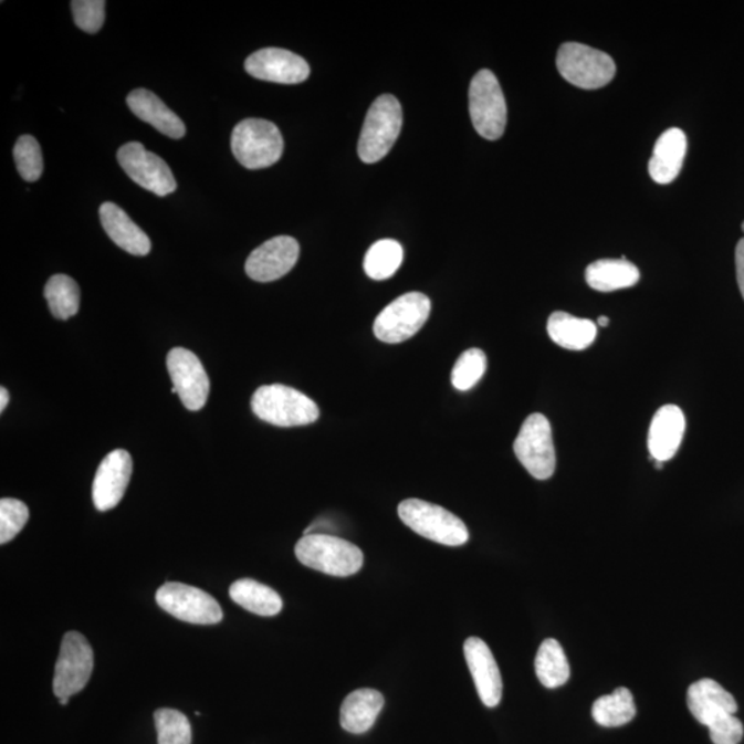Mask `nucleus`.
<instances>
[{
    "instance_id": "1",
    "label": "nucleus",
    "mask_w": 744,
    "mask_h": 744,
    "mask_svg": "<svg viewBox=\"0 0 744 744\" xmlns=\"http://www.w3.org/2000/svg\"><path fill=\"white\" fill-rule=\"evenodd\" d=\"M251 410L261 421L280 428L305 427L316 422L321 411L315 401L284 385H266L255 390Z\"/></svg>"
},
{
    "instance_id": "2",
    "label": "nucleus",
    "mask_w": 744,
    "mask_h": 744,
    "mask_svg": "<svg viewBox=\"0 0 744 744\" xmlns=\"http://www.w3.org/2000/svg\"><path fill=\"white\" fill-rule=\"evenodd\" d=\"M295 556L305 567L343 578L359 573L365 563L360 547L329 534L302 536L295 545Z\"/></svg>"
},
{
    "instance_id": "3",
    "label": "nucleus",
    "mask_w": 744,
    "mask_h": 744,
    "mask_svg": "<svg viewBox=\"0 0 744 744\" xmlns=\"http://www.w3.org/2000/svg\"><path fill=\"white\" fill-rule=\"evenodd\" d=\"M402 127V109L399 99L390 94H383L374 101L367 112L365 125L360 133V159L367 165L377 164L394 148Z\"/></svg>"
},
{
    "instance_id": "4",
    "label": "nucleus",
    "mask_w": 744,
    "mask_h": 744,
    "mask_svg": "<svg viewBox=\"0 0 744 744\" xmlns=\"http://www.w3.org/2000/svg\"><path fill=\"white\" fill-rule=\"evenodd\" d=\"M231 147L240 165L245 169L260 170L277 164L284 143L275 123L245 119L233 128Z\"/></svg>"
},
{
    "instance_id": "5",
    "label": "nucleus",
    "mask_w": 744,
    "mask_h": 744,
    "mask_svg": "<svg viewBox=\"0 0 744 744\" xmlns=\"http://www.w3.org/2000/svg\"><path fill=\"white\" fill-rule=\"evenodd\" d=\"M401 522L423 538L446 546H462L469 541L465 523L447 509L421 500H406L399 505Z\"/></svg>"
},
{
    "instance_id": "6",
    "label": "nucleus",
    "mask_w": 744,
    "mask_h": 744,
    "mask_svg": "<svg viewBox=\"0 0 744 744\" xmlns=\"http://www.w3.org/2000/svg\"><path fill=\"white\" fill-rule=\"evenodd\" d=\"M559 75L585 91L607 86L617 74L611 55L581 43H564L557 53Z\"/></svg>"
},
{
    "instance_id": "7",
    "label": "nucleus",
    "mask_w": 744,
    "mask_h": 744,
    "mask_svg": "<svg viewBox=\"0 0 744 744\" xmlns=\"http://www.w3.org/2000/svg\"><path fill=\"white\" fill-rule=\"evenodd\" d=\"M469 112L475 132L481 137L495 142L505 133L507 108L500 82L490 70L474 75L469 88Z\"/></svg>"
},
{
    "instance_id": "8",
    "label": "nucleus",
    "mask_w": 744,
    "mask_h": 744,
    "mask_svg": "<svg viewBox=\"0 0 744 744\" xmlns=\"http://www.w3.org/2000/svg\"><path fill=\"white\" fill-rule=\"evenodd\" d=\"M432 304L422 293H407L390 302L375 318L374 334L386 344H400L416 335L428 322Z\"/></svg>"
},
{
    "instance_id": "9",
    "label": "nucleus",
    "mask_w": 744,
    "mask_h": 744,
    "mask_svg": "<svg viewBox=\"0 0 744 744\" xmlns=\"http://www.w3.org/2000/svg\"><path fill=\"white\" fill-rule=\"evenodd\" d=\"M514 454L536 480L551 479L556 470V450L553 444L549 419L535 412L525 419L514 441Z\"/></svg>"
},
{
    "instance_id": "10",
    "label": "nucleus",
    "mask_w": 744,
    "mask_h": 744,
    "mask_svg": "<svg viewBox=\"0 0 744 744\" xmlns=\"http://www.w3.org/2000/svg\"><path fill=\"white\" fill-rule=\"evenodd\" d=\"M156 602L171 617L193 625L220 624L223 614L220 604L198 587L167 581L156 593Z\"/></svg>"
},
{
    "instance_id": "11",
    "label": "nucleus",
    "mask_w": 744,
    "mask_h": 744,
    "mask_svg": "<svg viewBox=\"0 0 744 744\" xmlns=\"http://www.w3.org/2000/svg\"><path fill=\"white\" fill-rule=\"evenodd\" d=\"M94 669L93 648L85 636L70 631L61 642L55 664L53 691L59 699L71 698L80 693L91 680Z\"/></svg>"
},
{
    "instance_id": "12",
    "label": "nucleus",
    "mask_w": 744,
    "mask_h": 744,
    "mask_svg": "<svg viewBox=\"0 0 744 744\" xmlns=\"http://www.w3.org/2000/svg\"><path fill=\"white\" fill-rule=\"evenodd\" d=\"M117 161L134 182L149 192L167 196L177 189L169 165L160 156L145 149L142 143L123 145L117 150Z\"/></svg>"
},
{
    "instance_id": "13",
    "label": "nucleus",
    "mask_w": 744,
    "mask_h": 744,
    "mask_svg": "<svg viewBox=\"0 0 744 744\" xmlns=\"http://www.w3.org/2000/svg\"><path fill=\"white\" fill-rule=\"evenodd\" d=\"M167 370L175 384L172 394L180 396L188 410H201L210 394V379L199 357L186 348L171 349L167 355Z\"/></svg>"
},
{
    "instance_id": "14",
    "label": "nucleus",
    "mask_w": 744,
    "mask_h": 744,
    "mask_svg": "<svg viewBox=\"0 0 744 744\" xmlns=\"http://www.w3.org/2000/svg\"><path fill=\"white\" fill-rule=\"evenodd\" d=\"M245 71L260 81L298 85L311 75L310 64L298 54L277 48L261 49L245 60Z\"/></svg>"
},
{
    "instance_id": "15",
    "label": "nucleus",
    "mask_w": 744,
    "mask_h": 744,
    "mask_svg": "<svg viewBox=\"0 0 744 744\" xmlns=\"http://www.w3.org/2000/svg\"><path fill=\"white\" fill-rule=\"evenodd\" d=\"M298 256L300 244L294 238H273L250 254L245 273L255 282H275L293 270Z\"/></svg>"
},
{
    "instance_id": "16",
    "label": "nucleus",
    "mask_w": 744,
    "mask_h": 744,
    "mask_svg": "<svg viewBox=\"0 0 744 744\" xmlns=\"http://www.w3.org/2000/svg\"><path fill=\"white\" fill-rule=\"evenodd\" d=\"M133 472L132 455L125 450L109 452L101 462L93 481V502L99 512L119 505Z\"/></svg>"
},
{
    "instance_id": "17",
    "label": "nucleus",
    "mask_w": 744,
    "mask_h": 744,
    "mask_svg": "<svg viewBox=\"0 0 744 744\" xmlns=\"http://www.w3.org/2000/svg\"><path fill=\"white\" fill-rule=\"evenodd\" d=\"M475 690L486 708H495L502 699V677L490 647L479 637H470L463 646Z\"/></svg>"
},
{
    "instance_id": "18",
    "label": "nucleus",
    "mask_w": 744,
    "mask_h": 744,
    "mask_svg": "<svg viewBox=\"0 0 744 744\" xmlns=\"http://www.w3.org/2000/svg\"><path fill=\"white\" fill-rule=\"evenodd\" d=\"M687 703L693 717L706 726L714 724L725 715L736 714L740 709L735 698L717 681L710 679L693 682L688 690Z\"/></svg>"
},
{
    "instance_id": "19",
    "label": "nucleus",
    "mask_w": 744,
    "mask_h": 744,
    "mask_svg": "<svg viewBox=\"0 0 744 744\" xmlns=\"http://www.w3.org/2000/svg\"><path fill=\"white\" fill-rule=\"evenodd\" d=\"M685 433V416L680 407L663 406L654 413L648 433V449L654 462L671 460L679 451Z\"/></svg>"
},
{
    "instance_id": "20",
    "label": "nucleus",
    "mask_w": 744,
    "mask_h": 744,
    "mask_svg": "<svg viewBox=\"0 0 744 744\" xmlns=\"http://www.w3.org/2000/svg\"><path fill=\"white\" fill-rule=\"evenodd\" d=\"M99 220L112 242L128 254L144 256L150 253V240L119 206L106 201L99 207Z\"/></svg>"
},
{
    "instance_id": "21",
    "label": "nucleus",
    "mask_w": 744,
    "mask_h": 744,
    "mask_svg": "<svg viewBox=\"0 0 744 744\" xmlns=\"http://www.w3.org/2000/svg\"><path fill=\"white\" fill-rule=\"evenodd\" d=\"M127 105L138 119L149 123L166 137L180 139L186 136L184 122L153 92L145 88L133 91L127 95Z\"/></svg>"
},
{
    "instance_id": "22",
    "label": "nucleus",
    "mask_w": 744,
    "mask_h": 744,
    "mask_svg": "<svg viewBox=\"0 0 744 744\" xmlns=\"http://www.w3.org/2000/svg\"><path fill=\"white\" fill-rule=\"evenodd\" d=\"M687 145L685 133L675 127L664 132L658 138L650 165H648L654 182L666 186L675 180L684 165Z\"/></svg>"
},
{
    "instance_id": "23",
    "label": "nucleus",
    "mask_w": 744,
    "mask_h": 744,
    "mask_svg": "<svg viewBox=\"0 0 744 744\" xmlns=\"http://www.w3.org/2000/svg\"><path fill=\"white\" fill-rule=\"evenodd\" d=\"M384 704L383 693L378 691L370 688L354 691L346 696L340 708V725L349 734H365L373 729Z\"/></svg>"
},
{
    "instance_id": "24",
    "label": "nucleus",
    "mask_w": 744,
    "mask_h": 744,
    "mask_svg": "<svg viewBox=\"0 0 744 744\" xmlns=\"http://www.w3.org/2000/svg\"><path fill=\"white\" fill-rule=\"evenodd\" d=\"M547 334L553 343L564 349L585 350L595 343L597 326L587 318L575 317L567 312H555L547 321Z\"/></svg>"
},
{
    "instance_id": "25",
    "label": "nucleus",
    "mask_w": 744,
    "mask_h": 744,
    "mask_svg": "<svg viewBox=\"0 0 744 744\" xmlns=\"http://www.w3.org/2000/svg\"><path fill=\"white\" fill-rule=\"evenodd\" d=\"M586 283L601 293L633 287L640 280V271L626 260H598L587 266Z\"/></svg>"
},
{
    "instance_id": "26",
    "label": "nucleus",
    "mask_w": 744,
    "mask_h": 744,
    "mask_svg": "<svg viewBox=\"0 0 744 744\" xmlns=\"http://www.w3.org/2000/svg\"><path fill=\"white\" fill-rule=\"evenodd\" d=\"M229 596L238 606L260 617H275L283 609V600L277 591L254 579L233 581Z\"/></svg>"
},
{
    "instance_id": "27",
    "label": "nucleus",
    "mask_w": 744,
    "mask_h": 744,
    "mask_svg": "<svg viewBox=\"0 0 744 744\" xmlns=\"http://www.w3.org/2000/svg\"><path fill=\"white\" fill-rule=\"evenodd\" d=\"M636 713L635 698L628 688H618L611 695L598 698L591 709L596 723L607 729L629 724Z\"/></svg>"
},
{
    "instance_id": "28",
    "label": "nucleus",
    "mask_w": 744,
    "mask_h": 744,
    "mask_svg": "<svg viewBox=\"0 0 744 744\" xmlns=\"http://www.w3.org/2000/svg\"><path fill=\"white\" fill-rule=\"evenodd\" d=\"M535 671L542 685L558 688L569 680L570 669L563 647L555 639L542 642L535 658Z\"/></svg>"
},
{
    "instance_id": "29",
    "label": "nucleus",
    "mask_w": 744,
    "mask_h": 744,
    "mask_svg": "<svg viewBox=\"0 0 744 744\" xmlns=\"http://www.w3.org/2000/svg\"><path fill=\"white\" fill-rule=\"evenodd\" d=\"M49 310L60 321H66L80 312L81 289L75 280L66 275H54L44 287Z\"/></svg>"
},
{
    "instance_id": "30",
    "label": "nucleus",
    "mask_w": 744,
    "mask_h": 744,
    "mask_svg": "<svg viewBox=\"0 0 744 744\" xmlns=\"http://www.w3.org/2000/svg\"><path fill=\"white\" fill-rule=\"evenodd\" d=\"M405 259V250L396 240L384 239L367 251L365 271L373 280H386L395 275Z\"/></svg>"
},
{
    "instance_id": "31",
    "label": "nucleus",
    "mask_w": 744,
    "mask_h": 744,
    "mask_svg": "<svg viewBox=\"0 0 744 744\" xmlns=\"http://www.w3.org/2000/svg\"><path fill=\"white\" fill-rule=\"evenodd\" d=\"M158 744H192V726L186 714L175 709H160L155 713Z\"/></svg>"
},
{
    "instance_id": "32",
    "label": "nucleus",
    "mask_w": 744,
    "mask_h": 744,
    "mask_svg": "<svg viewBox=\"0 0 744 744\" xmlns=\"http://www.w3.org/2000/svg\"><path fill=\"white\" fill-rule=\"evenodd\" d=\"M486 370V356L483 350L473 348L463 352L457 360L451 374L452 386L457 390L467 391L478 385Z\"/></svg>"
},
{
    "instance_id": "33",
    "label": "nucleus",
    "mask_w": 744,
    "mask_h": 744,
    "mask_svg": "<svg viewBox=\"0 0 744 744\" xmlns=\"http://www.w3.org/2000/svg\"><path fill=\"white\" fill-rule=\"evenodd\" d=\"M17 170L27 182H35L43 172L41 145L32 136H21L14 147Z\"/></svg>"
},
{
    "instance_id": "34",
    "label": "nucleus",
    "mask_w": 744,
    "mask_h": 744,
    "mask_svg": "<svg viewBox=\"0 0 744 744\" xmlns=\"http://www.w3.org/2000/svg\"><path fill=\"white\" fill-rule=\"evenodd\" d=\"M30 520V511L24 502L13 500V497H3L0 501V544H9Z\"/></svg>"
},
{
    "instance_id": "35",
    "label": "nucleus",
    "mask_w": 744,
    "mask_h": 744,
    "mask_svg": "<svg viewBox=\"0 0 744 744\" xmlns=\"http://www.w3.org/2000/svg\"><path fill=\"white\" fill-rule=\"evenodd\" d=\"M105 6L103 0H74L71 9L77 28L87 33H97L104 25Z\"/></svg>"
},
{
    "instance_id": "36",
    "label": "nucleus",
    "mask_w": 744,
    "mask_h": 744,
    "mask_svg": "<svg viewBox=\"0 0 744 744\" xmlns=\"http://www.w3.org/2000/svg\"><path fill=\"white\" fill-rule=\"evenodd\" d=\"M708 729L714 744H740L742 742L743 724L735 714L725 715Z\"/></svg>"
},
{
    "instance_id": "37",
    "label": "nucleus",
    "mask_w": 744,
    "mask_h": 744,
    "mask_svg": "<svg viewBox=\"0 0 744 744\" xmlns=\"http://www.w3.org/2000/svg\"><path fill=\"white\" fill-rule=\"evenodd\" d=\"M736 277L744 300V238L736 245Z\"/></svg>"
},
{
    "instance_id": "38",
    "label": "nucleus",
    "mask_w": 744,
    "mask_h": 744,
    "mask_svg": "<svg viewBox=\"0 0 744 744\" xmlns=\"http://www.w3.org/2000/svg\"><path fill=\"white\" fill-rule=\"evenodd\" d=\"M9 405V391L4 388L0 389V411H4V408Z\"/></svg>"
},
{
    "instance_id": "39",
    "label": "nucleus",
    "mask_w": 744,
    "mask_h": 744,
    "mask_svg": "<svg viewBox=\"0 0 744 744\" xmlns=\"http://www.w3.org/2000/svg\"><path fill=\"white\" fill-rule=\"evenodd\" d=\"M597 324L600 327H607L609 324V318L607 316H600L598 317Z\"/></svg>"
},
{
    "instance_id": "40",
    "label": "nucleus",
    "mask_w": 744,
    "mask_h": 744,
    "mask_svg": "<svg viewBox=\"0 0 744 744\" xmlns=\"http://www.w3.org/2000/svg\"><path fill=\"white\" fill-rule=\"evenodd\" d=\"M69 701H70L69 698H61L60 699V704H63V706H65V704H69Z\"/></svg>"
},
{
    "instance_id": "41",
    "label": "nucleus",
    "mask_w": 744,
    "mask_h": 744,
    "mask_svg": "<svg viewBox=\"0 0 744 744\" xmlns=\"http://www.w3.org/2000/svg\"><path fill=\"white\" fill-rule=\"evenodd\" d=\"M742 231L744 232V221H743V223H742Z\"/></svg>"
}]
</instances>
